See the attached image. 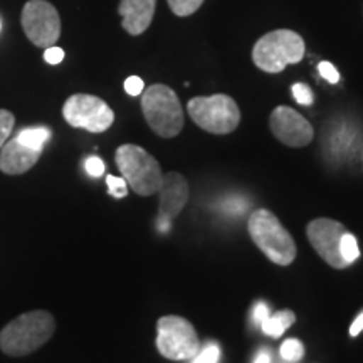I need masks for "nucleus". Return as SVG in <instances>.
Returning a JSON list of instances; mask_svg holds the SVG:
<instances>
[{"mask_svg": "<svg viewBox=\"0 0 363 363\" xmlns=\"http://www.w3.org/2000/svg\"><path fill=\"white\" fill-rule=\"evenodd\" d=\"M160 206H158V219L170 220L184 211L190 199L189 182L179 172H169L163 175L162 187L158 190Z\"/></svg>", "mask_w": 363, "mask_h": 363, "instance_id": "f8f14e48", "label": "nucleus"}, {"mask_svg": "<svg viewBox=\"0 0 363 363\" xmlns=\"http://www.w3.org/2000/svg\"><path fill=\"white\" fill-rule=\"evenodd\" d=\"M247 230L259 251L278 266H289L296 259V242L278 217L267 208H257L249 216Z\"/></svg>", "mask_w": 363, "mask_h": 363, "instance_id": "f03ea898", "label": "nucleus"}, {"mask_svg": "<svg viewBox=\"0 0 363 363\" xmlns=\"http://www.w3.org/2000/svg\"><path fill=\"white\" fill-rule=\"evenodd\" d=\"M291 91H293L294 99H296V103L303 104V106H311L313 101H315V96H313L311 88L305 83L293 84Z\"/></svg>", "mask_w": 363, "mask_h": 363, "instance_id": "5701e85b", "label": "nucleus"}, {"mask_svg": "<svg viewBox=\"0 0 363 363\" xmlns=\"http://www.w3.org/2000/svg\"><path fill=\"white\" fill-rule=\"evenodd\" d=\"M13 125H16V116L9 110H2L0 108V148L11 138Z\"/></svg>", "mask_w": 363, "mask_h": 363, "instance_id": "aec40b11", "label": "nucleus"}, {"mask_svg": "<svg viewBox=\"0 0 363 363\" xmlns=\"http://www.w3.org/2000/svg\"><path fill=\"white\" fill-rule=\"evenodd\" d=\"M281 357L284 358L286 362H291V363H296L303 358L305 355V347H303V343L299 342L296 338H289L286 340V342L281 345Z\"/></svg>", "mask_w": 363, "mask_h": 363, "instance_id": "6ab92c4d", "label": "nucleus"}, {"mask_svg": "<svg viewBox=\"0 0 363 363\" xmlns=\"http://www.w3.org/2000/svg\"><path fill=\"white\" fill-rule=\"evenodd\" d=\"M43 155V150L27 147L19 138L7 140L0 148V172L7 175H22L29 172Z\"/></svg>", "mask_w": 363, "mask_h": 363, "instance_id": "ddd939ff", "label": "nucleus"}, {"mask_svg": "<svg viewBox=\"0 0 363 363\" xmlns=\"http://www.w3.org/2000/svg\"><path fill=\"white\" fill-rule=\"evenodd\" d=\"M84 169L91 177H101L104 174V163L99 157H88L84 160Z\"/></svg>", "mask_w": 363, "mask_h": 363, "instance_id": "393cba45", "label": "nucleus"}, {"mask_svg": "<svg viewBox=\"0 0 363 363\" xmlns=\"http://www.w3.org/2000/svg\"><path fill=\"white\" fill-rule=\"evenodd\" d=\"M56 320L49 311L22 313L0 331V350L7 357H27L52 338Z\"/></svg>", "mask_w": 363, "mask_h": 363, "instance_id": "f257e3e1", "label": "nucleus"}, {"mask_svg": "<svg viewBox=\"0 0 363 363\" xmlns=\"http://www.w3.org/2000/svg\"><path fill=\"white\" fill-rule=\"evenodd\" d=\"M187 111L199 128L212 135H229L238 130L240 123L238 103L227 94L195 96L189 101Z\"/></svg>", "mask_w": 363, "mask_h": 363, "instance_id": "423d86ee", "label": "nucleus"}, {"mask_svg": "<svg viewBox=\"0 0 363 363\" xmlns=\"http://www.w3.org/2000/svg\"><path fill=\"white\" fill-rule=\"evenodd\" d=\"M305 52L306 45L301 35L291 29H276L256 40L252 61L261 71L278 74L286 66L298 65L305 57Z\"/></svg>", "mask_w": 363, "mask_h": 363, "instance_id": "7ed1b4c3", "label": "nucleus"}, {"mask_svg": "<svg viewBox=\"0 0 363 363\" xmlns=\"http://www.w3.org/2000/svg\"><path fill=\"white\" fill-rule=\"evenodd\" d=\"M21 24L35 48H51L61 35V17L48 0H29L22 9Z\"/></svg>", "mask_w": 363, "mask_h": 363, "instance_id": "1a4fd4ad", "label": "nucleus"}, {"mask_svg": "<svg viewBox=\"0 0 363 363\" xmlns=\"http://www.w3.org/2000/svg\"><path fill=\"white\" fill-rule=\"evenodd\" d=\"M115 162L128 187L142 197L158 194L163 172L158 160L138 145H121L115 153Z\"/></svg>", "mask_w": 363, "mask_h": 363, "instance_id": "39448f33", "label": "nucleus"}, {"mask_svg": "<svg viewBox=\"0 0 363 363\" xmlns=\"http://www.w3.org/2000/svg\"><path fill=\"white\" fill-rule=\"evenodd\" d=\"M17 138H19L22 143H26L27 147L43 150L44 143L51 138V130L45 128V126L26 128V130H21L19 133H17Z\"/></svg>", "mask_w": 363, "mask_h": 363, "instance_id": "dca6fc26", "label": "nucleus"}, {"mask_svg": "<svg viewBox=\"0 0 363 363\" xmlns=\"http://www.w3.org/2000/svg\"><path fill=\"white\" fill-rule=\"evenodd\" d=\"M296 321V315L291 310H281L276 315H269L264 321L261 323V328L267 337L279 338L286 330Z\"/></svg>", "mask_w": 363, "mask_h": 363, "instance_id": "2eb2a0df", "label": "nucleus"}, {"mask_svg": "<svg viewBox=\"0 0 363 363\" xmlns=\"http://www.w3.org/2000/svg\"><path fill=\"white\" fill-rule=\"evenodd\" d=\"M254 363H271L269 353H267V352H261L259 355L256 357V360H254Z\"/></svg>", "mask_w": 363, "mask_h": 363, "instance_id": "c756f323", "label": "nucleus"}, {"mask_svg": "<svg viewBox=\"0 0 363 363\" xmlns=\"http://www.w3.org/2000/svg\"><path fill=\"white\" fill-rule=\"evenodd\" d=\"M106 185L110 189V195H113L115 199H123L128 195V184L123 177H115V175H108L106 177Z\"/></svg>", "mask_w": 363, "mask_h": 363, "instance_id": "4be33fe9", "label": "nucleus"}, {"mask_svg": "<svg viewBox=\"0 0 363 363\" xmlns=\"http://www.w3.org/2000/svg\"><path fill=\"white\" fill-rule=\"evenodd\" d=\"M157 0H120L118 13L121 16V27L130 35H140L148 29L155 16Z\"/></svg>", "mask_w": 363, "mask_h": 363, "instance_id": "4468645a", "label": "nucleus"}, {"mask_svg": "<svg viewBox=\"0 0 363 363\" xmlns=\"http://www.w3.org/2000/svg\"><path fill=\"white\" fill-rule=\"evenodd\" d=\"M220 357V348L217 343H208L197 353L194 358V363H217Z\"/></svg>", "mask_w": 363, "mask_h": 363, "instance_id": "412c9836", "label": "nucleus"}, {"mask_svg": "<svg viewBox=\"0 0 363 363\" xmlns=\"http://www.w3.org/2000/svg\"><path fill=\"white\" fill-rule=\"evenodd\" d=\"M269 128L281 143L293 148L306 147L315 136V130L310 121L289 106H278L272 110Z\"/></svg>", "mask_w": 363, "mask_h": 363, "instance_id": "9b49d317", "label": "nucleus"}, {"mask_svg": "<svg viewBox=\"0 0 363 363\" xmlns=\"http://www.w3.org/2000/svg\"><path fill=\"white\" fill-rule=\"evenodd\" d=\"M143 79L138 78V76H130V78L125 81V91L130 96H140V94L143 93Z\"/></svg>", "mask_w": 363, "mask_h": 363, "instance_id": "a878e982", "label": "nucleus"}, {"mask_svg": "<svg viewBox=\"0 0 363 363\" xmlns=\"http://www.w3.org/2000/svg\"><path fill=\"white\" fill-rule=\"evenodd\" d=\"M62 59H65V51L61 48H57V45H51V48H48L44 51V61L48 65H59V62H62Z\"/></svg>", "mask_w": 363, "mask_h": 363, "instance_id": "bb28decb", "label": "nucleus"}, {"mask_svg": "<svg viewBox=\"0 0 363 363\" xmlns=\"http://www.w3.org/2000/svg\"><path fill=\"white\" fill-rule=\"evenodd\" d=\"M318 71H320L321 78L326 79L331 84H337L340 81V72L337 71V67L328 61H321L320 65H318Z\"/></svg>", "mask_w": 363, "mask_h": 363, "instance_id": "b1692460", "label": "nucleus"}, {"mask_svg": "<svg viewBox=\"0 0 363 363\" xmlns=\"http://www.w3.org/2000/svg\"><path fill=\"white\" fill-rule=\"evenodd\" d=\"M362 331H363V311L355 318V320H353V323L350 326V335L352 337H357V335H360Z\"/></svg>", "mask_w": 363, "mask_h": 363, "instance_id": "c85d7f7f", "label": "nucleus"}, {"mask_svg": "<svg viewBox=\"0 0 363 363\" xmlns=\"http://www.w3.org/2000/svg\"><path fill=\"white\" fill-rule=\"evenodd\" d=\"M62 116L72 128H83L89 133H103L111 128L115 121V111L106 101L94 94L78 93L66 99L62 106Z\"/></svg>", "mask_w": 363, "mask_h": 363, "instance_id": "6e6552de", "label": "nucleus"}, {"mask_svg": "<svg viewBox=\"0 0 363 363\" xmlns=\"http://www.w3.org/2000/svg\"><path fill=\"white\" fill-rule=\"evenodd\" d=\"M267 316H269V308H267L266 303L259 301L256 306H254V310H252L254 323H259L261 325Z\"/></svg>", "mask_w": 363, "mask_h": 363, "instance_id": "cd10ccee", "label": "nucleus"}, {"mask_svg": "<svg viewBox=\"0 0 363 363\" xmlns=\"http://www.w3.org/2000/svg\"><path fill=\"white\" fill-rule=\"evenodd\" d=\"M345 233H347V227L342 222L326 219V217L311 220L306 227L308 240H310L313 249L326 264L335 267V269L348 267L347 261L343 259L342 252H340V244H342Z\"/></svg>", "mask_w": 363, "mask_h": 363, "instance_id": "9d476101", "label": "nucleus"}, {"mask_svg": "<svg viewBox=\"0 0 363 363\" xmlns=\"http://www.w3.org/2000/svg\"><path fill=\"white\" fill-rule=\"evenodd\" d=\"M142 111L150 128L160 138H174L184 130V108L170 86L152 84L143 89Z\"/></svg>", "mask_w": 363, "mask_h": 363, "instance_id": "20e7f679", "label": "nucleus"}, {"mask_svg": "<svg viewBox=\"0 0 363 363\" xmlns=\"http://www.w3.org/2000/svg\"><path fill=\"white\" fill-rule=\"evenodd\" d=\"M340 252H342V257L347 261V264L350 266L355 262L358 257H360V249H358V242L357 238L353 234L347 233L343 234L342 238V244H340Z\"/></svg>", "mask_w": 363, "mask_h": 363, "instance_id": "f3484780", "label": "nucleus"}, {"mask_svg": "<svg viewBox=\"0 0 363 363\" xmlns=\"http://www.w3.org/2000/svg\"><path fill=\"white\" fill-rule=\"evenodd\" d=\"M167 2L177 17H187L202 7L203 0H167Z\"/></svg>", "mask_w": 363, "mask_h": 363, "instance_id": "a211bd4d", "label": "nucleus"}, {"mask_svg": "<svg viewBox=\"0 0 363 363\" xmlns=\"http://www.w3.org/2000/svg\"><path fill=\"white\" fill-rule=\"evenodd\" d=\"M157 348L169 360H189L201 350V340L194 325L177 315L162 316L157 321Z\"/></svg>", "mask_w": 363, "mask_h": 363, "instance_id": "0eeeda50", "label": "nucleus"}]
</instances>
